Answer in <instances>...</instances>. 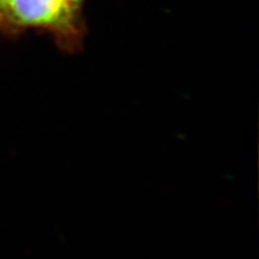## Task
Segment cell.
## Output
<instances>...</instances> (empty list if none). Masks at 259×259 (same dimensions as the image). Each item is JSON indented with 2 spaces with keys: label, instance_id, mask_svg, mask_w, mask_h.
I'll return each mask as SVG.
<instances>
[{
  "label": "cell",
  "instance_id": "obj_1",
  "mask_svg": "<svg viewBox=\"0 0 259 259\" xmlns=\"http://www.w3.org/2000/svg\"><path fill=\"white\" fill-rule=\"evenodd\" d=\"M71 2H72L73 4L78 5V6H80V8H82V4H83V2H84V0H71Z\"/></svg>",
  "mask_w": 259,
  "mask_h": 259
}]
</instances>
